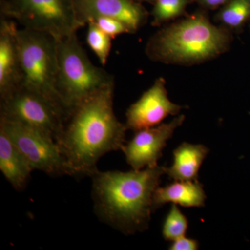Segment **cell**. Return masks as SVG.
<instances>
[{
  "mask_svg": "<svg viewBox=\"0 0 250 250\" xmlns=\"http://www.w3.org/2000/svg\"><path fill=\"white\" fill-rule=\"evenodd\" d=\"M114 88L111 83L85 99L65 123L58 144L67 175L92 177L101 157L124 147L128 129L115 115Z\"/></svg>",
  "mask_w": 250,
  "mask_h": 250,
  "instance_id": "1",
  "label": "cell"
},
{
  "mask_svg": "<svg viewBox=\"0 0 250 250\" xmlns=\"http://www.w3.org/2000/svg\"><path fill=\"white\" fill-rule=\"evenodd\" d=\"M166 174L159 165L129 172L98 170L92 176L94 210L100 220L126 235L146 231L152 197Z\"/></svg>",
  "mask_w": 250,
  "mask_h": 250,
  "instance_id": "2",
  "label": "cell"
},
{
  "mask_svg": "<svg viewBox=\"0 0 250 250\" xmlns=\"http://www.w3.org/2000/svg\"><path fill=\"white\" fill-rule=\"evenodd\" d=\"M231 42V31L197 13L158 31L148 41L146 53L153 62L191 65L222 55Z\"/></svg>",
  "mask_w": 250,
  "mask_h": 250,
  "instance_id": "3",
  "label": "cell"
},
{
  "mask_svg": "<svg viewBox=\"0 0 250 250\" xmlns=\"http://www.w3.org/2000/svg\"><path fill=\"white\" fill-rule=\"evenodd\" d=\"M57 90L69 118L77 106L115 83L112 75L90 62L77 33L57 41Z\"/></svg>",
  "mask_w": 250,
  "mask_h": 250,
  "instance_id": "4",
  "label": "cell"
},
{
  "mask_svg": "<svg viewBox=\"0 0 250 250\" xmlns=\"http://www.w3.org/2000/svg\"><path fill=\"white\" fill-rule=\"evenodd\" d=\"M17 39L22 85L47 99L67 122L69 114L57 90V39L50 34L23 28L18 29Z\"/></svg>",
  "mask_w": 250,
  "mask_h": 250,
  "instance_id": "5",
  "label": "cell"
},
{
  "mask_svg": "<svg viewBox=\"0 0 250 250\" xmlns=\"http://www.w3.org/2000/svg\"><path fill=\"white\" fill-rule=\"evenodd\" d=\"M1 16L15 20L23 29L50 34L57 41L83 27L73 0H1Z\"/></svg>",
  "mask_w": 250,
  "mask_h": 250,
  "instance_id": "6",
  "label": "cell"
},
{
  "mask_svg": "<svg viewBox=\"0 0 250 250\" xmlns=\"http://www.w3.org/2000/svg\"><path fill=\"white\" fill-rule=\"evenodd\" d=\"M0 100V118L40 129L59 142L66 121L47 99L22 85Z\"/></svg>",
  "mask_w": 250,
  "mask_h": 250,
  "instance_id": "7",
  "label": "cell"
},
{
  "mask_svg": "<svg viewBox=\"0 0 250 250\" xmlns=\"http://www.w3.org/2000/svg\"><path fill=\"white\" fill-rule=\"evenodd\" d=\"M0 128L4 130L33 170L42 171L54 177L67 175L65 159L52 136L40 129L1 118Z\"/></svg>",
  "mask_w": 250,
  "mask_h": 250,
  "instance_id": "8",
  "label": "cell"
},
{
  "mask_svg": "<svg viewBox=\"0 0 250 250\" xmlns=\"http://www.w3.org/2000/svg\"><path fill=\"white\" fill-rule=\"evenodd\" d=\"M184 120L185 116L179 115L169 123L136 131L132 139L122 149L131 168L139 170L157 166L167 141Z\"/></svg>",
  "mask_w": 250,
  "mask_h": 250,
  "instance_id": "9",
  "label": "cell"
},
{
  "mask_svg": "<svg viewBox=\"0 0 250 250\" xmlns=\"http://www.w3.org/2000/svg\"><path fill=\"white\" fill-rule=\"evenodd\" d=\"M166 84L165 79L159 77L130 106L126 111L125 123L128 130L136 132L158 126L167 116H175L183 108L169 100Z\"/></svg>",
  "mask_w": 250,
  "mask_h": 250,
  "instance_id": "10",
  "label": "cell"
},
{
  "mask_svg": "<svg viewBox=\"0 0 250 250\" xmlns=\"http://www.w3.org/2000/svg\"><path fill=\"white\" fill-rule=\"evenodd\" d=\"M73 1L77 18L83 27L97 18H111L124 23L133 34L147 22V11L136 0Z\"/></svg>",
  "mask_w": 250,
  "mask_h": 250,
  "instance_id": "11",
  "label": "cell"
},
{
  "mask_svg": "<svg viewBox=\"0 0 250 250\" xmlns=\"http://www.w3.org/2000/svg\"><path fill=\"white\" fill-rule=\"evenodd\" d=\"M18 28L13 20L0 21V99L22 84L23 75L18 50Z\"/></svg>",
  "mask_w": 250,
  "mask_h": 250,
  "instance_id": "12",
  "label": "cell"
},
{
  "mask_svg": "<svg viewBox=\"0 0 250 250\" xmlns=\"http://www.w3.org/2000/svg\"><path fill=\"white\" fill-rule=\"evenodd\" d=\"M0 170L17 191L27 187L33 171L21 151L4 130L0 128Z\"/></svg>",
  "mask_w": 250,
  "mask_h": 250,
  "instance_id": "13",
  "label": "cell"
},
{
  "mask_svg": "<svg viewBox=\"0 0 250 250\" xmlns=\"http://www.w3.org/2000/svg\"><path fill=\"white\" fill-rule=\"evenodd\" d=\"M207 198L198 181H174L165 187H158L152 197V210L167 203L184 207H202Z\"/></svg>",
  "mask_w": 250,
  "mask_h": 250,
  "instance_id": "14",
  "label": "cell"
},
{
  "mask_svg": "<svg viewBox=\"0 0 250 250\" xmlns=\"http://www.w3.org/2000/svg\"><path fill=\"white\" fill-rule=\"evenodd\" d=\"M209 149L203 145L184 143L173 152V164L166 174L174 181H197L202 163Z\"/></svg>",
  "mask_w": 250,
  "mask_h": 250,
  "instance_id": "15",
  "label": "cell"
},
{
  "mask_svg": "<svg viewBox=\"0 0 250 250\" xmlns=\"http://www.w3.org/2000/svg\"><path fill=\"white\" fill-rule=\"evenodd\" d=\"M250 18V0H229L216 16L219 25L228 30L241 29Z\"/></svg>",
  "mask_w": 250,
  "mask_h": 250,
  "instance_id": "16",
  "label": "cell"
},
{
  "mask_svg": "<svg viewBox=\"0 0 250 250\" xmlns=\"http://www.w3.org/2000/svg\"><path fill=\"white\" fill-rule=\"evenodd\" d=\"M152 15V25L159 27L171 20L183 16L188 0H156Z\"/></svg>",
  "mask_w": 250,
  "mask_h": 250,
  "instance_id": "17",
  "label": "cell"
},
{
  "mask_svg": "<svg viewBox=\"0 0 250 250\" xmlns=\"http://www.w3.org/2000/svg\"><path fill=\"white\" fill-rule=\"evenodd\" d=\"M87 25V44L98 57L100 62L103 65H106L111 52L113 39L103 32L95 22H88Z\"/></svg>",
  "mask_w": 250,
  "mask_h": 250,
  "instance_id": "18",
  "label": "cell"
},
{
  "mask_svg": "<svg viewBox=\"0 0 250 250\" xmlns=\"http://www.w3.org/2000/svg\"><path fill=\"white\" fill-rule=\"evenodd\" d=\"M188 229V220L177 205L172 204L170 211L163 225L162 233L166 241H174L185 236Z\"/></svg>",
  "mask_w": 250,
  "mask_h": 250,
  "instance_id": "19",
  "label": "cell"
},
{
  "mask_svg": "<svg viewBox=\"0 0 250 250\" xmlns=\"http://www.w3.org/2000/svg\"><path fill=\"white\" fill-rule=\"evenodd\" d=\"M106 35L114 39L123 34H131L129 28L118 20L111 18H98L92 21Z\"/></svg>",
  "mask_w": 250,
  "mask_h": 250,
  "instance_id": "20",
  "label": "cell"
},
{
  "mask_svg": "<svg viewBox=\"0 0 250 250\" xmlns=\"http://www.w3.org/2000/svg\"><path fill=\"white\" fill-rule=\"evenodd\" d=\"M170 250H197L199 249L198 242L194 239L181 237L172 241L169 248Z\"/></svg>",
  "mask_w": 250,
  "mask_h": 250,
  "instance_id": "21",
  "label": "cell"
},
{
  "mask_svg": "<svg viewBox=\"0 0 250 250\" xmlns=\"http://www.w3.org/2000/svg\"><path fill=\"white\" fill-rule=\"evenodd\" d=\"M194 1H197L198 4H201L206 8L213 9L219 6H223L228 2L229 0H194Z\"/></svg>",
  "mask_w": 250,
  "mask_h": 250,
  "instance_id": "22",
  "label": "cell"
},
{
  "mask_svg": "<svg viewBox=\"0 0 250 250\" xmlns=\"http://www.w3.org/2000/svg\"><path fill=\"white\" fill-rule=\"evenodd\" d=\"M136 1H147V2H154L156 0H136Z\"/></svg>",
  "mask_w": 250,
  "mask_h": 250,
  "instance_id": "23",
  "label": "cell"
}]
</instances>
